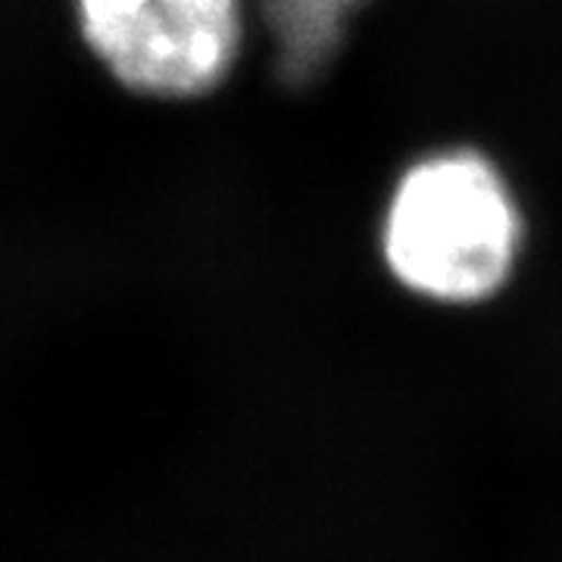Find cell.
Returning <instances> with one entry per match:
<instances>
[{
  "label": "cell",
  "instance_id": "7a4b0ae2",
  "mask_svg": "<svg viewBox=\"0 0 562 562\" xmlns=\"http://www.w3.org/2000/svg\"><path fill=\"white\" fill-rule=\"evenodd\" d=\"M79 20L116 79L162 98L210 91L241 41V0H79Z\"/></svg>",
  "mask_w": 562,
  "mask_h": 562
},
{
  "label": "cell",
  "instance_id": "3957f363",
  "mask_svg": "<svg viewBox=\"0 0 562 562\" xmlns=\"http://www.w3.org/2000/svg\"><path fill=\"white\" fill-rule=\"evenodd\" d=\"M366 0H266L284 79H313L341 44L350 16Z\"/></svg>",
  "mask_w": 562,
  "mask_h": 562
},
{
  "label": "cell",
  "instance_id": "6da1fadb",
  "mask_svg": "<svg viewBox=\"0 0 562 562\" xmlns=\"http://www.w3.org/2000/svg\"><path fill=\"white\" fill-rule=\"evenodd\" d=\"M516 244V206L475 154H443L409 169L384 222L394 276L435 301L491 294L506 279Z\"/></svg>",
  "mask_w": 562,
  "mask_h": 562
}]
</instances>
